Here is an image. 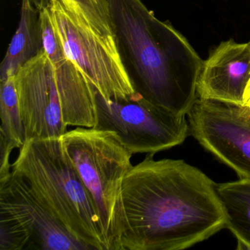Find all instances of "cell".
<instances>
[{
	"mask_svg": "<svg viewBox=\"0 0 250 250\" xmlns=\"http://www.w3.org/2000/svg\"><path fill=\"white\" fill-rule=\"evenodd\" d=\"M36 8L40 11L42 8L49 6L50 0H30Z\"/></svg>",
	"mask_w": 250,
	"mask_h": 250,
	"instance_id": "obj_16",
	"label": "cell"
},
{
	"mask_svg": "<svg viewBox=\"0 0 250 250\" xmlns=\"http://www.w3.org/2000/svg\"><path fill=\"white\" fill-rule=\"evenodd\" d=\"M187 115L198 143L240 179H250V108L198 97Z\"/></svg>",
	"mask_w": 250,
	"mask_h": 250,
	"instance_id": "obj_8",
	"label": "cell"
},
{
	"mask_svg": "<svg viewBox=\"0 0 250 250\" xmlns=\"http://www.w3.org/2000/svg\"><path fill=\"white\" fill-rule=\"evenodd\" d=\"M250 79V42H222L203 61L197 83L201 99L244 104Z\"/></svg>",
	"mask_w": 250,
	"mask_h": 250,
	"instance_id": "obj_10",
	"label": "cell"
},
{
	"mask_svg": "<svg viewBox=\"0 0 250 250\" xmlns=\"http://www.w3.org/2000/svg\"><path fill=\"white\" fill-rule=\"evenodd\" d=\"M12 171L27 181L51 215L87 250H106L94 202L61 138L27 140Z\"/></svg>",
	"mask_w": 250,
	"mask_h": 250,
	"instance_id": "obj_4",
	"label": "cell"
},
{
	"mask_svg": "<svg viewBox=\"0 0 250 250\" xmlns=\"http://www.w3.org/2000/svg\"><path fill=\"white\" fill-rule=\"evenodd\" d=\"M0 210L14 216L29 231L31 250H87L51 215L27 181L13 171L0 182Z\"/></svg>",
	"mask_w": 250,
	"mask_h": 250,
	"instance_id": "obj_9",
	"label": "cell"
},
{
	"mask_svg": "<svg viewBox=\"0 0 250 250\" xmlns=\"http://www.w3.org/2000/svg\"><path fill=\"white\" fill-rule=\"evenodd\" d=\"M61 139L94 202L106 250H123L126 220L122 184L133 167L132 153L113 131L77 127Z\"/></svg>",
	"mask_w": 250,
	"mask_h": 250,
	"instance_id": "obj_5",
	"label": "cell"
},
{
	"mask_svg": "<svg viewBox=\"0 0 250 250\" xmlns=\"http://www.w3.org/2000/svg\"><path fill=\"white\" fill-rule=\"evenodd\" d=\"M148 153L125 174L123 250H181L225 228L216 184L183 160Z\"/></svg>",
	"mask_w": 250,
	"mask_h": 250,
	"instance_id": "obj_1",
	"label": "cell"
},
{
	"mask_svg": "<svg viewBox=\"0 0 250 250\" xmlns=\"http://www.w3.org/2000/svg\"><path fill=\"white\" fill-rule=\"evenodd\" d=\"M80 7L90 22L101 33L115 39L109 0H73Z\"/></svg>",
	"mask_w": 250,
	"mask_h": 250,
	"instance_id": "obj_15",
	"label": "cell"
},
{
	"mask_svg": "<svg viewBox=\"0 0 250 250\" xmlns=\"http://www.w3.org/2000/svg\"><path fill=\"white\" fill-rule=\"evenodd\" d=\"M49 9L67 59L106 100L126 99L137 92L123 62L116 39L106 37L73 0H50Z\"/></svg>",
	"mask_w": 250,
	"mask_h": 250,
	"instance_id": "obj_6",
	"label": "cell"
},
{
	"mask_svg": "<svg viewBox=\"0 0 250 250\" xmlns=\"http://www.w3.org/2000/svg\"><path fill=\"white\" fill-rule=\"evenodd\" d=\"M244 104L250 108V79L244 92Z\"/></svg>",
	"mask_w": 250,
	"mask_h": 250,
	"instance_id": "obj_17",
	"label": "cell"
},
{
	"mask_svg": "<svg viewBox=\"0 0 250 250\" xmlns=\"http://www.w3.org/2000/svg\"><path fill=\"white\" fill-rule=\"evenodd\" d=\"M115 39L137 93L178 115H187L198 99L203 60L169 21L142 0H109Z\"/></svg>",
	"mask_w": 250,
	"mask_h": 250,
	"instance_id": "obj_2",
	"label": "cell"
},
{
	"mask_svg": "<svg viewBox=\"0 0 250 250\" xmlns=\"http://www.w3.org/2000/svg\"><path fill=\"white\" fill-rule=\"evenodd\" d=\"M225 214V228L238 241V250H250V179L216 184Z\"/></svg>",
	"mask_w": 250,
	"mask_h": 250,
	"instance_id": "obj_12",
	"label": "cell"
},
{
	"mask_svg": "<svg viewBox=\"0 0 250 250\" xmlns=\"http://www.w3.org/2000/svg\"><path fill=\"white\" fill-rule=\"evenodd\" d=\"M185 116L153 104L140 93L107 101L97 90L93 128L113 131L132 154H155L185 141L189 133Z\"/></svg>",
	"mask_w": 250,
	"mask_h": 250,
	"instance_id": "obj_7",
	"label": "cell"
},
{
	"mask_svg": "<svg viewBox=\"0 0 250 250\" xmlns=\"http://www.w3.org/2000/svg\"><path fill=\"white\" fill-rule=\"evenodd\" d=\"M42 52L39 10L30 0H22L18 29L0 67V81L15 76Z\"/></svg>",
	"mask_w": 250,
	"mask_h": 250,
	"instance_id": "obj_11",
	"label": "cell"
},
{
	"mask_svg": "<svg viewBox=\"0 0 250 250\" xmlns=\"http://www.w3.org/2000/svg\"><path fill=\"white\" fill-rule=\"evenodd\" d=\"M15 80L27 140L61 138L69 125L94 126L97 90L68 60L55 67L42 52Z\"/></svg>",
	"mask_w": 250,
	"mask_h": 250,
	"instance_id": "obj_3",
	"label": "cell"
},
{
	"mask_svg": "<svg viewBox=\"0 0 250 250\" xmlns=\"http://www.w3.org/2000/svg\"><path fill=\"white\" fill-rule=\"evenodd\" d=\"M0 141L21 148L26 139L16 86L15 76L0 81Z\"/></svg>",
	"mask_w": 250,
	"mask_h": 250,
	"instance_id": "obj_13",
	"label": "cell"
},
{
	"mask_svg": "<svg viewBox=\"0 0 250 250\" xmlns=\"http://www.w3.org/2000/svg\"><path fill=\"white\" fill-rule=\"evenodd\" d=\"M42 50L55 67L67 61L61 39L54 25L49 6L39 11Z\"/></svg>",
	"mask_w": 250,
	"mask_h": 250,
	"instance_id": "obj_14",
	"label": "cell"
}]
</instances>
